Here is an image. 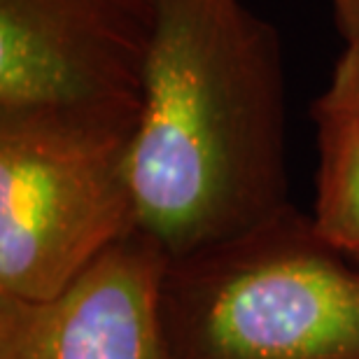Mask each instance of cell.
Listing matches in <instances>:
<instances>
[{
    "mask_svg": "<svg viewBox=\"0 0 359 359\" xmlns=\"http://www.w3.org/2000/svg\"><path fill=\"white\" fill-rule=\"evenodd\" d=\"M318 100L359 119V38L346 42V49L334 66L329 87Z\"/></svg>",
    "mask_w": 359,
    "mask_h": 359,
    "instance_id": "7",
    "label": "cell"
},
{
    "mask_svg": "<svg viewBox=\"0 0 359 359\" xmlns=\"http://www.w3.org/2000/svg\"><path fill=\"white\" fill-rule=\"evenodd\" d=\"M276 26L245 0H159L131 138L138 231L168 259L290 208Z\"/></svg>",
    "mask_w": 359,
    "mask_h": 359,
    "instance_id": "1",
    "label": "cell"
},
{
    "mask_svg": "<svg viewBox=\"0 0 359 359\" xmlns=\"http://www.w3.org/2000/svg\"><path fill=\"white\" fill-rule=\"evenodd\" d=\"M159 308L168 359H359V264L292 205L168 259Z\"/></svg>",
    "mask_w": 359,
    "mask_h": 359,
    "instance_id": "2",
    "label": "cell"
},
{
    "mask_svg": "<svg viewBox=\"0 0 359 359\" xmlns=\"http://www.w3.org/2000/svg\"><path fill=\"white\" fill-rule=\"evenodd\" d=\"M159 0H0V112L135 126Z\"/></svg>",
    "mask_w": 359,
    "mask_h": 359,
    "instance_id": "4",
    "label": "cell"
},
{
    "mask_svg": "<svg viewBox=\"0 0 359 359\" xmlns=\"http://www.w3.org/2000/svg\"><path fill=\"white\" fill-rule=\"evenodd\" d=\"M135 126L0 112V297L47 299L138 231Z\"/></svg>",
    "mask_w": 359,
    "mask_h": 359,
    "instance_id": "3",
    "label": "cell"
},
{
    "mask_svg": "<svg viewBox=\"0 0 359 359\" xmlns=\"http://www.w3.org/2000/svg\"><path fill=\"white\" fill-rule=\"evenodd\" d=\"M318 124V198L313 224L329 245L359 264V119L315 103Z\"/></svg>",
    "mask_w": 359,
    "mask_h": 359,
    "instance_id": "6",
    "label": "cell"
},
{
    "mask_svg": "<svg viewBox=\"0 0 359 359\" xmlns=\"http://www.w3.org/2000/svg\"><path fill=\"white\" fill-rule=\"evenodd\" d=\"M332 5L343 40L350 42L359 38V0H332Z\"/></svg>",
    "mask_w": 359,
    "mask_h": 359,
    "instance_id": "8",
    "label": "cell"
},
{
    "mask_svg": "<svg viewBox=\"0 0 359 359\" xmlns=\"http://www.w3.org/2000/svg\"><path fill=\"white\" fill-rule=\"evenodd\" d=\"M168 257L133 231L47 299L0 297V359H168Z\"/></svg>",
    "mask_w": 359,
    "mask_h": 359,
    "instance_id": "5",
    "label": "cell"
}]
</instances>
